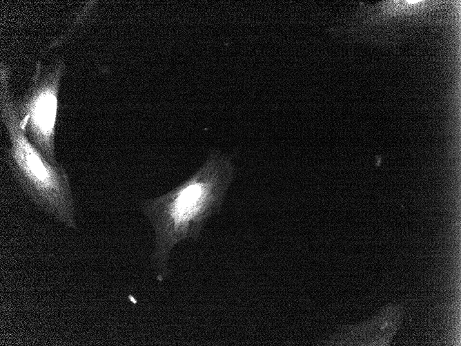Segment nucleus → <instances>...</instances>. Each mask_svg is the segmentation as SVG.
<instances>
[{
	"mask_svg": "<svg viewBox=\"0 0 461 346\" xmlns=\"http://www.w3.org/2000/svg\"><path fill=\"white\" fill-rule=\"evenodd\" d=\"M235 174L231 158L211 151L187 180L165 194L141 202L155 232L152 260L157 278L170 275L171 252L185 240L196 241L209 219L218 213Z\"/></svg>",
	"mask_w": 461,
	"mask_h": 346,
	"instance_id": "nucleus-1",
	"label": "nucleus"
},
{
	"mask_svg": "<svg viewBox=\"0 0 461 346\" xmlns=\"http://www.w3.org/2000/svg\"><path fill=\"white\" fill-rule=\"evenodd\" d=\"M0 110L10 141L7 164L14 180L41 210L68 227L76 229L68 174L61 164L50 161L24 131L11 89L10 69L3 63L0 69Z\"/></svg>",
	"mask_w": 461,
	"mask_h": 346,
	"instance_id": "nucleus-2",
	"label": "nucleus"
},
{
	"mask_svg": "<svg viewBox=\"0 0 461 346\" xmlns=\"http://www.w3.org/2000/svg\"><path fill=\"white\" fill-rule=\"evenodd\" d=\"M65 70L62 59L48 66L37 62L30 86L18 104L21 126L33 144L52 162L55 153L60 83Z\"/></svg>",
	"mask_w": 461,
	"mask_h": 346,
	"instance_id": "nucleus-3",
	"label": "nucleus"
}]
</instances>
